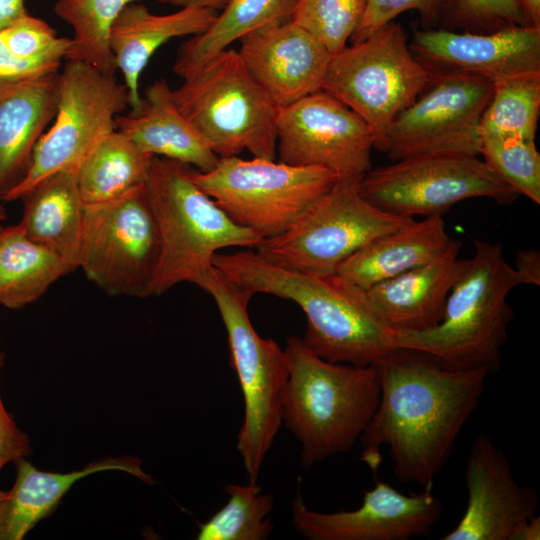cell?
Segmentation results:
<instances>
[{"instance_id": "cell-20", "label": "cell", "mask_w": 540, "mask_h": 540, "mask_svg": "<svg viewBox=\"0 0 540 540\" xmlns=\"http://www.w3.org/2000/svg\"><path fill=\"white\" fill-rule=\"evenodd\" d=\"M58 87L59 71L0 81V200L24 178L55 117Z\"/></svg>"}, {"instance_id": "cell-6", "label": "cell", "mask_w": 540, "mask_h": 540, "mask_svg": "<svg viewBox=\"0 0 540 540\" xmlns=\"http://www.w3.org/2000/svg\"><path fill=\"white\" fill-rule=\"evenodd\" d=\"M182 79L173 99L219 157L275 160L279 107L251 77L238 50L227 48Z\"/></svg>"}, {"instance_id": "cell-13", "label": "cell", "mask_w": 540, "mask_h": 540, "mask_svg": "<svg viewBox=\"0 0 540 540\" xmlns=\"http://www.w3.org/2000/svg\"><path fill=\"white\" fill-rule=\"evenodd\" d=\"M361 195L396 215H443L454 204L472 198L512 203L519 194L478 156L429 154L404 158L367 171L359 181Z\"/></svg>"}, {"instance_id": "cell-7", "label": "cell", "mask_w": 540, "mask_h": 540, "mask_svg": "<svg viewBox=\"0 0 540 540\" xmlns=\"http://www.w3.org/2000/svg\"><path fill=\"white\" fill-rule=\"evenodd\" d=\"M201 289L209 293L225 326L230 365L236 372L244 400V420L237 435L248 481L257 482L264 458L282 425L280 395L288 377L284 349L259 336L248 314L253 296L214 266Z\"/></svg>"}, {"instance_id": "cell-19", "label": "cell", "mask_w": 540, "mask_h": 540, "mask_svg": "<svg viewBox=\"0 0 540 540\" xmlns=\"http://www.w3.org/2000/svg\"><path fill=\"white\" fill-rule=\"evenodd\" d=\"M239 43L247 71L279 108L321 90L332 55L290 19L257 29Z\"/></svg>"}, {"instance_id": "cell-25", "label": "cell", "mask_w": 540, "mask_h": 540, "mask_svg": "<svg viewBox=\"0 0 540 540\" xmlns=\"http://www.w3.org/2000/svg\"><path fill=\"white\" fill-rule=\"evenodd\" d=\"M455 242L446 231L443 215L412 219L353 253L336 274L366 290L435 259Z\"/></svg>"}, {"instance_id": "cell-26", "label": "cell", "mask_w": 540, "mask_h": 540, "mask_svg": "<svg viewBox=\"0 0 540 540\" xmlns=\"http://www.w3.org/2000/svg\"><path fill=\"white\" fill-rule=\"evenodd\" d=\"M78 167L52 173L20 199L18 226L30 240L54 252L72 270L78 268L85 204L78 186Z\"/></svg>"}, {"instance_id": "cell-9", "label": "cell", "mask_w": 540, "mask_h": 540, "mask_svg": "<svg viewBox=\"0 0 540 540\" xmlns=\"http://www.w3.org/2000/svg\"><path fill=\"white\" fill-rule=\"evenodd\" d=\"M432 77L411 51L403 27L392 21L332 55L321 90L366 121L374 133V147L382 151L391 122Z\"/></svg>"}, {"instance_id": "cell-39", "label": "cell", "mask_w": 540, "mask_h": 540, "mask_svg": "<svg viewBox=\"0 0 540 540\" xmlns=\"http://www.w3.org/2000/svg\"><path fill=\"white\" fill-rule=\"evenodd\" d=\"M57 71L40 62L15 56L6 46L0 30V81L29 78Z\"/></svg>"}, {"instance_id": "cell-38", "label": "cell", "mask_w": 540, "mask_h": 540, "mask_svg": "<svg viewBox=\"0 0 540 540\" xmlns=\"http://www.w3.org/2000/svg\"><path fill=\"white\" fill-rule=\"evenodd\" d=\"M4 363L5 354L0 352V374ZM31 454L29 436L17 426L12 415L5 409L0 394V470L6 464L15 463Z\"/></svg>"}, {"instance_id": "cell-23", "label": "cell", "mask_w": 540, "mask_h": 540, "mask_svg": "<svg viewBox=\"0 0 540 540\" xmlns=\"http://www.w3.org/2000/svg\"><path fill=\"white\" fill-rule=\"evenodd\" d=\"M16 480L0 502V540H22L41 520L50 516L65 494L80 479L102 471H120L153 484L141 460L134 456L105 457L67 473L42 471L25 458L15 463Z\"/></svg>"}, {"instance_id": "cell-34", "label": "cell", "mask_w": 540, "mask_h": 540, "mask_svg": "<svg viewBox=\"0 0 540 540\" xmlns=\"http://www.w3.org/2000/svg\"><path fill=\"white\" fill-rule=\"evenodd\" d=\"M364 7L365 0H297L290 20L334 55L349 44Z\"/></svg>"}, {"instance_id": "cell-35", "label": "cell", "mask_w": 540, "mask_h": 540, "mask_svg": "<svg viewBox=\"0 0 540 540\" xmlns=\"http://www.w3.org/2000/svg\"><path fill=\"white\" fill-rule=\"evenodd\" d=\"M440 18L449 26L445 29L457 27L473 33L530 26L522 0H443Z\"/></svg>"}, {"instance_id": "cell-10", "label": "cell", "mask_w": 540, "mask_h": 540, "mask_svg": "<svg viewBox=\"0 0 540 540\" xmlns=\"http://www.w3.org/2000/svg\"><path fill=\"white\" fill-rule=\"evenodd\" d=\"M193 178L236 224L264 239L291 226L338 176L322 167L232 156L210 171L194 169Z\"/></svg>"}, {"instance_id": "cell-21", "label": "cell", "mask_w": 540, "mask_h": 540, "mask_svg": "<svg viewBox=\"0 0 540 540\" xmlns=\"http://www.w3.org/2000/svg\"><path fill=\"white\" fill-rule=\"evenodd\" d=\"M460 245L456 240L435 259L364 290L386 327L393 332H417L441 321L458 270Z\"/></svg>"}, {"instance_id": "cell-40", "label": "cell", "mask_w": 540, "mask_h": 540, "mask_svg": "<svg viewBox=\"0 0 540 540\" xmlns=\"http://www.w3.org/2000/svg\"><path fill=\"white\" fill-rule=\"evenodd\" d=\"M514 268L524 277L526 285H540V253L538 250L518 251Z\"/></svg>"}, {"instance_id": "cell-45", "label": "cell", "mask_w": 540, "mask_h": 540, "mask_svg": "<svg viewBox=\"0 0 540 540\" xmlns=\"http://www.w3.org/2000/svg\"><path fill=\"white\" fill-rule=\"evenodd\" d=\"M6 219V211L0 200V222Z\"/></svg>"}, {"instance_id": "cell-37", "label": "cell", "mask_w": 540, "mask_h": 540, "mask_svg": "<svg viewBox=\"0 0 540 540\" xmlns=\"http://www.w3.org/2000/svg\"><path fill=\"white\" fill-rule=\"evenodd\" d=\"M443 0H365L362 18L349 44L358 43L382 26L410 10L417 11L423 22L434 24L440 19Z\"/></svg>"}, {"instance_id": "cell-28", "label": "cell", "mask_w": 540, "mask_h": 540, "mask_svg": "<svg viewBox=\"0 0 540 540\" xmlns=\"http://www.w3.org/2000/svg\"><path fill=\"white\" fill-rule=\"evenodd\" d=\"M297 0H229L211 26L179 48L173 72L183 78L234 42L264 26L290 19Z\"/></svg>"}, {"instance_id": "cell-14", "label": "cell", "mask_w": 540, "mask_h": 540, "mask_svg": "<svg viewBox=\"0 0 540 540\" xmlns=\"http://www.w3.org/2000/svg\"><path fill=\"white\" fill-rule=\"evenodd\" d=\"M494 84L459 72H433L416 99L391 122L383 152L393 161L429 154L479 156L480 123Z\"/></svg>"}, {"instance_id": "cell-29", "label": "cell", "mask_w": 540, "mask_h": 540, "mask_svg": "<svg viewBox=\"0 0 540 540\" xmlns=\"http://www.w3.org/2000/svg\"><path fill=\"white\" fill-rule=\"evenodd\" d=\"M153 157L117 129L104 135L78 167L84 204L111 201L144 184Z\"/></svg>"}, {"instance_id": "cell-22", "label": "cell", "mask_w": 540, "mask_h": 540, "mask_svg": "<svg viewBox=\"0 0 540 540\" xmlns=\"http://www.w3.org/2000/svg\"><path fill=\"white\" fill-rule=\"evenodd\" d=\"M217 15V11L200 6H185L159 15L137 1L122 10L112 27L110 45L131 110L141 105L140 78L153 54L173 38L203 33Z\"/></svg>"}, {"instance_id": "cell-3", "label": "cell", "mask_w": 540, "mask_h": 540, "mask_svg": "<svg viewBox=\"0 0 540 540\" xmlns=\"http://www.w3.org/2000/svg\"><path fill=\"white\" fill-rule=\"evenodd\" d=\"M475 252L460 259L441 321L417 332H394L396 348L427 354L458 370L495 372L502 362L513 310L507 298L524 277L505 259L500 244L474 241Z\"/></svg>"}, {"instance_id": "cell-46", "label": "cell", "mask_w": 540, "mask_h": 540, "mask_svg": "<svg viewBox=\"0 0 540 540\" xmlns=\"http://www.w3.org/2000/svg\"><path fill=\"white\" fill-rule=\"evenodd\" d=\"M7 493L8 492H5V491L0 489V502H2L6 498Z\"/></svg>"}, {"instance_id": "cell-36", "label": "cell", "mask_w": 540, "mask_h": 540, "mask_svg": "<svg viewBox=\"0 0 540 540\" xmlns=\"http://www.w3.org/2000/svg\"><path fill=\"white\" fill-rule=\"evenodd\" d=\"M8 49L17 57L59 70L66 58L70 38L59 37L44 20L27 14L1 30Z\"/></svg>"}, {"instance_id": "cell-33", "label": "cell", "mask_w": 540, "mask_h": 540, "mask_svg": "<svg viewBox=\"0 0 540 540\" xmlns=\"http://www.w3.org/2000/svg\"><path fill=\"white\" fill-rule=\"evenodd\" d=\"M519 195L540 204V153L535 140L482 137L479 156Z\"/></svg>"}, {"instance_id": "cell-30", "label": "cell", "mask_w": 540, "mask_h": 540, "mask_svg": "<svg viewBox=\"0 0 540 540\" xmlns=\"http://www.w3.org/2000/svg\"><path fill=\"white\" fill-rule=\"evenodd\" d=\"M134 1L137 0H57L54 13L73 31L65 60L83 62L115 74L117 68L110 45L112 27L122 10Z\"/></svg>"}, {"instance_id": "cell-15", "label": "cell", "mask_w": 540, "mask_h": 540, "mask_svg": "<svg viewBox=\"0 0 540 540\" xmlns=\"http://www.w3.org/2000/svg\"><path fill=\"white\" fill-rule=\"evenodd\" d=\"M276 134L280 162L322 167L338 177H362L371 169L372 128L324 90L280 107Z\"/></svg>"}, {"instance_id": "cell-31", "label": "cell", "mask_w": 540, "mask_h": 540, "mask_svg": "<svg viewBox=\"0 0 540 540\" xmlns=\"http://www.w3.org/2000/svg\"><path fill=\"white\" fill-rule=\"evenodd\" d=\"M540 113V74L494 83L480 123L482 137L535 140Z\"/></svg>"}, {"instance_id": "cell-44", "label": "cell", "mask_w": 540, "mask_h": 540, "mask_svg": "<svg viewBox=\"0 0 540 540\" xmlns=\"http://www.w3.org/2000/svg\"><path fill=\"white\" fill-rule=\"evenodd\" d=\"M522 5L528 24L540 27V0H522Z\"/></svg>"}, {"instance_id": "cell-27", "label": "cell", "mask_w": 540, "mask_h": 540, "mask_svg": "<svg viewBox=\"0 0 540 540\" xmlns=\"http://www.w3.org/2000/svg\"><path fill=\"white\" fill-rule=\"evenodd\" d=\"M71 271L54 252L26 237L18 224L5 226L0 236V305L22 309Z\"/></svg>"}, {"instance_id": "cell-47", "label": "cell", "mask_w": 540, "mask_h": 540, "mask_svg": "<svg viewBox=\"0 0 540 540\" xmlns=\"http://www.w3.org/2000/svg\"><path fill=\"white\" fill-rule=\"evenodd\" d=\"M4 229H5V226H3V225L0 223V236L2 235Z\"/></svg>"}, {"instance_id": "cell-32", "label": "cell", "mask_w": 540, "mask_h": 540, "mask_svg": "<svg viewBox=\"0 0 540 540\" xmlns=\"http://www.w3.org/2000/svg\"><path fill=\"white\" fill-rule=\"evenodd\" d=\"M225 505L200 525L198 540H265L273 523L268 515L273 508V496L262 493L257 482L245 485L229 484Z\"/></svg>"}, {"instance_id": "cell-41", "label": "cell", "mask_w": 540, "mask_h": 540, "mask_svg": "<svg viewBox=\"0 0 540 540\" xmlns=\"http://www.w3.org/2000/svg\"><path fill=\"white\" fill-rule=\"evenodd\" d=\"M27 14L25 0H0V30Z\"/></svg>"}, {"instance_id": "cell-1", "label": "cell", "mask_w": 540, "mask_h": 540, "mask_svg": "<svg viewBox=\"0 0 540 540\" xmlns=\"http://www.w3.org/2000/svg\"><path fill=\"white\" fill-rule=\"evenodd\" d=\"M378 406L359 441L373 473L387 446L398 481L432 489L474 413L490 373L445 367L425 353L396 348L374 364Z\"/></svg>"}, {"instance_id": "cell-42", "label": "cell", "mask_w": 540, "mask_h": 540, "mask_svg": "<svg viewBox=\"0 0 540 540\" xmlns=\"http://www.w3.org/2000/svg\"><path fill=\"white\" fill-rule=\"evenodd\" d=\"M540 539V517L534 515L526 520L517 530L513 540H539Z\"/></svg>"}, {"instance_id": "cell-43", "label": "cell", "mask_w": 540, "mask_h": 540, "mask_svg": "<svg viewBox=\"0 0 540 540\" xmlns=\"http://www.w3.org/2000/svg\"><path fill=\"white\" fill-rule=\"evenodd\" d=\"M228 1L229 0H169V3L179 7L200 6L219 12L224 8Z\"/></svg>"}, {"instance_id": "cell-11", "label": "cell", "mask_w": 540, "mask_h": 540, "mask_svg": "<svg viewBox=\"0 0 540 540\" xmlns=\"http://www.w3.org/2000/svg\"><path fill=\"white\" fill-rule=\"evenodd\" d=\"M161 238L145 185L85 205L78 268L106 294L146 297Z\"/></svg>"}, {"instance_id": "cell-2", "label": "cell", "mask_w": 540, "mask_h": 540, "mask_svg": "<svg viewBox=\"0 0 540 540\" xmlns=\"http://www.w3.org/2000/svg\"><path fill=\"white\" fill-rule=\"evenodd\" d=\"M213 266L252 295L265 293L295 302L307 319L303 343L329 362L367 367L396 349L394 332L377 317L364 290L337 274L289 270L252 250L217 253Z\"/></svg>"}, {"instance_id": "cell-16", "label": "cell", "mask_w": 540, "mask_h": 540, "mask_svg": "<svg viewBox=\"0 0 540 540\" xmlns=\"http://www.w3.org/2000/svg\"><path fill=\"white\" fill-rule=\"evenodd\" d=\"M432 489L403 494L376 481L354 510L323 513L311 510L299 491L291 504L294 529L308 540H410L431 533L442 515Z\"/></svg>"}, {"instance_id": "cell-12", "label": "cell", "mask_w": 540, "mask_h": 540, "mask_svg": "<svg viewBox=\"0 0 540 540\" xmlns=\"http://www.w3.org/2000/svg\"><path fill=\"white\" fill-rule=\"evenodd\" d=\"M128 106L127 88L115 74L66 60L59 72L55 117L36 144L24 178L1 200L20 199L46 176L79 167L95 143L116 130V117Z\"/></svg>"}, {"instance_id": "cell-24", "label": "cell", "mask_w": 540, "mask_h": 540, "mask_svg": "<svg viewBox=\"0 0 540 540\" xmlns=\"http://www.w3.org/2000/svg\"><path fill=\"white\" fill-rule=\"evenodd\" d=\"M116 129L154 157L212 170L219 157L176 105L165 79L147 87L141 105L116 117Z\"/></svg>"}, {"instance_id": "cell-4", "label": "cell", "mask_w": 540, "mask_h": 540, "mask_svg": "<svg viewBox=\"0 0 540 540\" xmlns=\"http://www.w3.org/2000/svg\"><path fill=\"white\" fill-rule=\"evenodd\" d=\"M288 377L280 395L282 424L300 444L302 467L350 450L359 441L380 399L374 365L329 362L298 336L284 348Z\"/></svg>"}, {"instance_id": "cell-17", "label": "cell", "mask_w": 540, "mask_h": 540, "mask_svg": "<svg viewBox=\"0 0 540 540\" xmlns=\"http://www.w3.org/2000/svg\"><path fill=\"white\" fill-rule=\"evenodd\" d=\"M464 475L465 511L442 540H513L519 527L536 515L537 492L516 481L509 459L489 435L474 439Z\"/></svg>"}, {"instance_id": "cell-5", "label": "cell", "mask_w": 540, "mask_h": 540, "mask_svg": "<svg viewBox=\"0 0 540 540\" xmlns=\"http://www.w3.org/2000/svg\"><path fill=\"white\" fill-rule=\"evenodd\" d=\"M194 169L167 158L152 159L144 185L159 228L161 254L146 297L183 282L200 287L221 249L255 248L262 240L236 224L196 184Z\"/></svg>"}, {"instance_id": "cell-8", "label": "cell", "mask_w": 540, "mask_h": 540, "mask_svg": "<svg viewBox=\"0 0 540 540\" xmlns=\"http://www.w3.org/2000/svg\"><path fill=\"white\" fill-rule=\"evenodd\" d=\"M361 178L338 177L285 231L262 239L257 255L289 270L333 275L353 253L414 219L371 204L359 191Z\"/></svg>"}, {"instance_id": "cell-18", "label": "cell", "mask_w": 540, "mask_h": 540, "mask_svg": "<svg viewBox=\"0 0 540 540\" xmlns=\"http://www.w3.org/2000/svg\"><path fill=\"white\" fill-rule=\"evenodd\" d=\"M432 72H459L493 84L540 74V27L512 26L489 33L424 29L409 44Z\"/></svg>"}]
</instances>
